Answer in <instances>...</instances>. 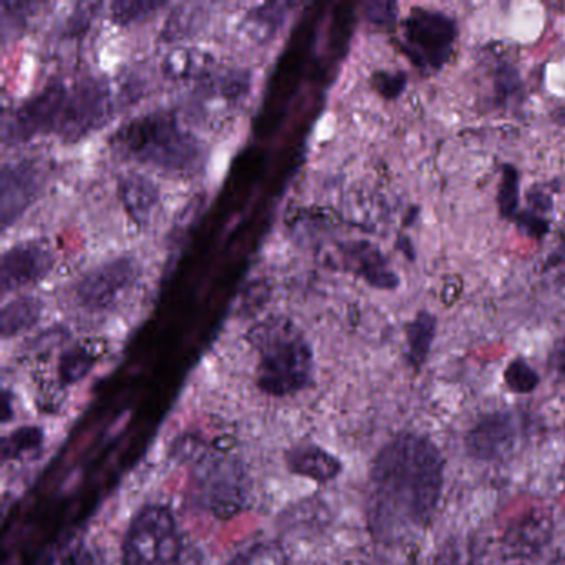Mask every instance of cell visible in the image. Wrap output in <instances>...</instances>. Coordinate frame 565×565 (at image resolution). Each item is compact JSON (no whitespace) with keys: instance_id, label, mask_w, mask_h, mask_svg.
Masks as SVG:
<instances>
[{"instance_id":"cell-1","label":"cell","mask_w":565,"mask_h":565,"mask_svg":"<svg viewBox=\"0 0 565 565\" xmlns=\"http://www.w3.org/2000/svg\"><path fill=\"white\" fill-rule=\"evenodd\" d=\"M445 461L429 439L402 433L376 455L370 476V531L385 544L418 537L435 515Z\"/></svg>"},{"instance_id":"cell-2","label":"cell","mask_w":565,"mask_h":565,"mask_svg":"<svg viewBox=\"0 0 565 565\" xmlns=\"http://www.w3.org/2000/svg\"><path fill=\"white\" fill-rule=\"evenodd\" d=\"M111 148L128 160L171 174H193L203 168L206 151L196 135L171 111H151L118 128Z\"/></svg>"},{"instance_id":"cell-3","label":"cell","mask_w":565,"mask_h":565,"mask_svg":"<svg viewBox=\"0 0 565 565\" xmlns=\"http://www.w3.org/2000/svg\"><path fill=\"white\" fill-rule=\"evenodd\" d=\"M259 350L257 386L267 395L287 396L309 385L313 352L303 333L287 319H273L254 329Z\"/></svg>"},{"instance_id":"cell-4","label":"cell","mask_w":565,"mask_h":565,"mask_svg":"<svg viewBox=\"0 0 565 565\" xmlns=\"http://www.w3.org/2000/svg\"><path fill=\"white\" fill-rule=\"evenodd\" d=\"M180 552V532L170 509L147 505L135 515L125 535V565H174Z\"/></svg>"},{"instance_id":"cell-5","label":"cell","mask_w":565,"mask_h":565,"mask_svg":"<svg viewBox=\"0 0 565 565\" xmlns=\"http://www.w3.org/2000/svg\"><path fill=\"white\" fill-rule=\"evenodd\" d=\"M456 39V22L443 12L413 9L403 22V51L425 74H435L448 64Z\"/></svg>"},{"instance_id":"cell-6","label":"cell","mask_w":565,"mask_h":565,"mask_svg":"<svg viewBox=\"0 0 565 565\" xmlns=\"http://www.w3.org/2000/svg\"><path fill=\"white\" fill-rule=\"evenodd\" d=\"M111 94L102 78H85L68 88L57 137L65 143H77L110 120Z\"/></svg>"},{"instance_id":"cell-7","label":"cell","mask_w":565,"mask_h":565,"mask_svg":"<svg viewBox=\"0 0 565 565\" xmlns=\"http://www.w3.org/2000/svg\"><path fill=\"white\" fill-rule=\"evenodd\" d=\"M68 87L51 84L12 111L2 125L4 147H19L41 135L57 134Z\"/></svg>"},{"instance_id":"cell-8","label":"cell","mask_w":565,"mask_h":565,"mask_svg":"<svg viewBox=\"0 0 565 565\" xmlns=\"http://www.w3.org/2000/svg\"><path fill=\"white\" fill-rule=\"evenodd\" d=\"M140 273V264L135 257H115L88 270L78 280L75 296L84 309L92 312L107 310L137 282Z\"/></svg>"},{"instance_id":"cell-9","label":"cell","mask_w":565,"mask_h":565,"mask_svg":"<svg viewBox=\"0 0 565 565\" xmlns=\"http://www.w3.org/2000/svg\"><path fill=\"white\" fill-rule=\"evenodd\" d=\"M45 174L32 160L6 163L0 171V224L8 231L14 226L41 196Z\"/></svg>"},{"instance_id":"cell-10","label":"cell","mask_w":565,"mask_h":565,"mask_svg":"<svg viewBox=\"0 0 565 565\" xmlns=\"http://www.w3.org/2000/svg\"><path fill=\"white\" fill-rule=\"evenodd\" d=\"M54 253L45 244L22 243L2 254L0 260V289L2 294L15 292L44 279L54 269Z\"/></svg>"},{"instance_id":"cell-11","label":"cell","mask_w":565,"mask_h":565,"mask_svg":"<svg viewBox=\"0 0 565 565\" xmlns=\"http://www.w3.org/2000/svg\"><path fill=\"white\" fill-rule=\"evenodd\" d=\"M521 425L512 413H492L479 419L466 435V451L481 461H494L518 445Z\"/></svg>"},{"instance_id":"cell-12","label":"cell","mask_w":565,"mask_h":565,"mask_svg":"<svg viewBox=\"0 0 565 565\" xmlns=\"http://www.w3.org/2000/svg\"><path fill=\"white\" fill-rule=\"evenodd\" d=\"M201 471L200 488L206 504L223 515L236 512L244 499V481L239 468L221 458L207 462Z\"/></svg>"},{"instance_id":"cell-13","label":"cell","mask_w":565,"mask_h":565,"mask_svg":"<svg viewBox=\"0 0 565 565\" xmlns=\"http://www.w3.org/2000/svg\"><path fill=\"white\" fill-rule=\"evenodd\" d=\"M118 196L128 216L140 227H147L160 206V188L151 178L141 173L124 174L118 180Z\"/></svg>"},{"instance_id":"cell-14","label":"cell","mask_w":565,"mask_h":565,"mask_svg":"<svg viewBox=\"0 0 565 565\" xmlns=\"http://www.w3.org/2000/svg\"><path fill=\"white\" fill-rule=\"evenodd\" d=\"M347 263L375 289L395 290L399 286L398 276L386 263L385 256L373 244L350 243L343 246Z\"/></svg>"},{"instance_id":"cell-15","label":"cell","mask_w":565,"mask_h":565,"mask_svg":"<svg viewBox=\"0 0 565 565\" xmlns=\"http://www.w3.org/2000/svg\"><path fill=\"white\" fill-rule=\"evenodd\" d=\"M552 539V521L542 512L522 515L504 535V551L511 557H527Z\"/></svg>"},{"instance_id":"cell-16","label":"cell","mask_w":565,"mask_h":565,"mask_svg":"<svg viewBox=\"0 0 565 565\" xmlns=\"http://www.w3.org/2000/svg\"><path fill=\"white\" fill-rule=\"evenodd\" d=\"M289 466L297 475L313 481L327 482L339 476L342 465L335 456L329 455L317 446H300L289 455Z\"/></svg>"},{"instance_id":"cell-17","label":"cell","mask_w":565,"mask_h":565,"mask_svg":"<svg viewBox=\"0 0 565 565\" xmlns=\"http://www.w3.org/2000/svg\"><path fill=\"white\" fill-rule=\"evenodd\" d=\"M44 303L32 296H21L6 303L0 312V330L4 339L21 335L41 320Z\"/></svg>"},{"instance_id":"cell-18","label":"cell","mask_w":565,"mask_h":565,"mask_svg":"<svg viewBox=\"0 0 565 565\" xmlns=\"http://www.w3.org/2000/svg\"><path fill=\"white\" fill-rule=\"evenodd\" d=\"M436 317L422 310L406 327V359L415 370L422 369L431 352L433 340L436 335Z\"/></svg>"},{"instance_id":"cell-19","label":"cell","mask_w":565,"mask_h":565,"mask_svg":"<svg viewBox=\"0 0 565 565\" xmlns=\"http://www.w3.org/2000/svg\"><path fill=\"white\" fill-rule=\"evenodd\" d=\"M290 9H292V4H286V2L259 6L247 14L244 28L254 41H270L282 28Z\"/></svg>"},{"instance_id":"cell-20","label":"cell","mask_w":565,"mask_h":565,"mask_svg":"<svg viewBox=\"0 0 565 565\" xmlns=\"http://www.w3.org/2000/svg\"><path fill=\"white\" fill-rule=\"evenodd\" d=\"M164 72L171 78L196 81L200 84L211 72V58L196 51H177L164 62Z\"/></svg>"},{"instance_id":"cell-21","label":"cell","mask_w":565,"mask_h":565,"mask_svg":"<svg viewBox=\"0 0 565 565\" xmlns=\"http://www.w3.org/2000/svg\"><path fill=\"white\" fill-rule=\"evenodd\" d=\"M203 6L181 4L171 12L163 29V39L167 42L180 41L190 38L200 29L203 19Z\"/></svg>"},{"instance_id":"cell-22","label":"cell","mask_w":565,"mask_h":565,"mask_svg":"<svg viewBox=\"0 0 565 565\" xmlns=\"http://www.w3.org/2000/svg\"><path fill=\"white\" fill-rule=\"evenodd\" d=\"M167 2H140V0H118L110 6V18L115 24L130 25L151 18L154 12L160 11Z\"/></svg>"},{"instance_id":"cell-23","label":"cell","mask_w":565,"mask_h":565,"mask_svg":"<svg viewBox=\"0 0 565 565\" xmlns=\"http://www.w3.org/2000/svg\"><path fill=\"white\" fill-rule=\"evenodd\" d=\"M230 565H287V557L276 542H259L234 555Z\"/></svg>"},{"instance_id":"cell-24","label":"cell","mask_w":565,"mask_h":565,"mask_svg":"<svg viewBox=\"0 0 565 565\" xmlns=\"http://www.w3.org/2000/svg\"><path fill=\"white\" fill-rule=\"evenodd\" d=\"M499 213L505 220H514L519 210V173L512 164L502 167L501 186L498 193Z\"/></svg>"},{"instance_id":"cell-25","label":"cell","mask_w":565,"mask_h":565,"mask_svg":"<svg viewBox=\"0 0 565 565\" xmlns=\"http://www.w3.org/2000/svg\"><path fill=\"white\" fill-rule=\"evenodd\" d=\"M504 382L512 393L527 395V393H532L537 388L541 379H539L535 370L525 360L515 359L505 369Z\"/></svg>"},{"instance_id":"cell-26","label":"cell","mask_w":565,"mask_h":565,"mask_svg":"<svg viewBox=\"0 0 565 565\" xmlns=\"http://www.w3.org/2000/svg\"><path fill=\"white\" fill-rule=\"evenodd\" d=\"M94 365V359L92 355H88L85 350L74 349L71 352L65 353L64 359H62V376H64L67 382H75V380L84 376L88 370Z\"/></svg>"},{"instance_id":"cell-27","label":"cell","mask_w":565,"mask_h":565,"mask_svg":"<svg viewBox=\"0 0 565 565\" xmlns=\"http://www.w3.org/2000/svg\"><path fill=\"white\" fill-rule=\"evenodd\" d=\"M372 84L383 98H386V100H395V98H398L399 95L405 92L408 77H406V74H403V72H396V74L379 72V74L373 75Z\"/></svg>"},{"instance_id":"cell-28","label":"cell","mask_w":565,"mask_h":565,"mask_svg":"<svg viewBox=\"0 0 565 565\" xmlns=\"http://www.w3.org/2000/svg\"><path fill=\"white\" fill-rule=\"evenodd\" d=\"M495 95L499 100L509 102L514 95L521 90V78H519L518 72L512 65H499L498 72H495Z\"/></svg>"},{"instance_id":"cell-29","label":"cell","mask_w":565,"mask_h":565,"mask_svg":"<svg viewBox=\"0 0 565 565\" xmlns=\"http://www.w3.org/2000/svg\"><path fill=\"white\" fill-rule=\"evenodd\" d=\"M514 221L521 233H524L525 236L534 237V239H542L548 233V226H551V223L545 217H542V214L534 213V211L518 213Z\"/></svg>"},{"instance_id":"cell-30","label":"cell","mask_w":565,"mask_h":565,"mask_svg":"<svg viewBox=\"0 0 565 565\" xmlns=\"http://www.w3.org/2000/svg\"><path fill=\"white\" fill-rule=\"evenodd\" d=\"M366 21L379 28H390L395 24L396 4L393 2H370L365 11Z\"/></svg>"},{"instance_id":"cell-31","label":"cell","mask_w":565,"mask_h":565,"mask_svg":"<svg viewBox=\"0 0 565 565\" xmlns=\"http://www.w3.org/2000/svg\"><path fill=\"white\" fill-rule=\"evenodd\" d=\"M548 366L565 383V335L552 347L551 355H548Z\"/></svg>"},{"instance_id":"cell-32","label":"cell","mask_w":565,"mask_h":565,"mask_svg":"<svg viewBox=\"0 0 565 565\" xmlns=\"http://www.w3.org/2000/svg\"><path fill=\"white\" fill-rule=\"evenodd\" d=\"M545 269L555 270L558 279H561V282H564L565 286V239H562L557 249L548 257L547 263H545Z\"/></svg>"},{"instance_id":"cell-33","label":"cell","mask_w":565,"mask_h":565,"mask_svg":"<svg viewBox=\"0 0 565 565\" xmlns=\"http://www.w3.org/2000/svg\"><path fill=\"white\" fill-rule=\"evenodd\" d=\"M529 204H531L532 211L537 214L548 213V211L552 210L551 198L539 190H534L529 193Z\"/></svg>"},{"instance_id":"cell-34","label":"cell","mask_w":565,"mask_h":565,"mask_svg":"<svg viewBox=\"0 0 565 565\" xmlns=\"http://www.w3.org/2000/svg\"><path fill=\"white\" fill-rule=\"evenodd\" d=\"M459 294H461V280H459V277H452L451 280H446L445 286H443L441 300L446 306H452L459 299Z\"/></svg>"},{"instance_id":"cell-35","label":"cell","mask_w":565,"mask_h":565,"mask_svg":"<svg viewBox=\"0 0 565 565\" xmlns=\"http://www.w3.org/2000/svg\"><path fill=\"white\" fill-rule=\"evenodd\" d=\"M64 565H95V558L88 548H78L75 554L67 558Z\"/></svg>"},{"instance_id":"cell-36","label":"cell","mask_w":565,"mask_h":565,"mask_svg":"<svg viewBox=\"0 0 565 565\" xmlns=\"http://www.w3.org/2000/svg\"><path fill=\"white\" fill-rule=\"evenodd\" d=\"M396 247L408 257L409 260L416 259L415 247H413L412 241L408 237H399L398 243H396Z\"/></svg>"},{"instance_id":"cell-37","label":"cell","mask_w":565,"mask_h":565,"mask_svg":"<svg viewBox=\"0 0 565 565\" xmlns=\"http://www.w3.org/2000/svg\"><path fill=\"white\" fill-rule=\"evenodd\" d=\"M418 211L416 207H413L412 213H409L408 220L405 221V224H412L413 221L416 220V216H418Z\"/></svg>"},{"instance_id":"cell-38","label":"cell","mask_w":565,"mask_h":565,"mask_svg":"<svg viewBox=\"0 0 565 565\" xmlns=\"http://www.w3.org/2000/svg\"><path fill=\"white\" fill-rule=\"evenodd\" d=\"M551 565H565V555L564 557H558L557 561L552 562Z\"/></svg>"}]
</instances>
